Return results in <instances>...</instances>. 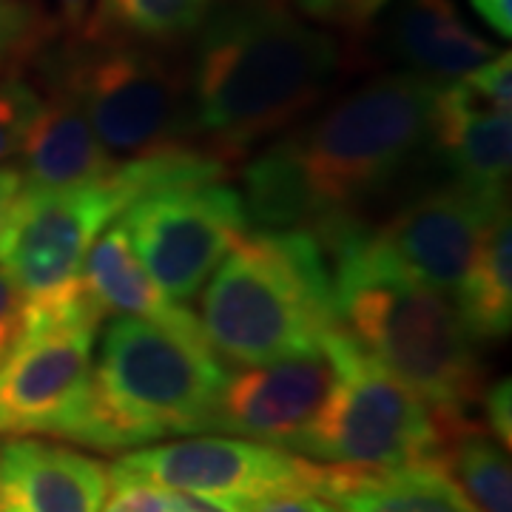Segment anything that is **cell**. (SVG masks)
<instances>
[{
    "label": "cell",
    "instance_id": "1",
    "mask_svg": "<svg viewBox=\"0 0 512 512\" xmlns=\"http://www.w3.org/2000/svg\"><path fill=\"white\" fill-rule=\"evenodd\" d=\"M439 83L390 72L299 120L245 168V211L256 228H302L316 237L365 222L430 151Z\"/></svg>",
    "mask_w": 512,
    "mask_h": 512
},
{
    "label": "cell",
    "instance_id": "2",
    "mask_svg": "<svg viewBox=\"0 0 512 512\" xmlns=\"http://www.w3.org/2000/svg\"><path fill=\"white\" fill-rule=\"evenodd\" d=\"M342 46L291 0H214L188 66V143L231 168L333 89Z\"/></svg>",
    "mask_w": 512,
    "mask_h": 512
},
{
    "label": "cell",
    "instance_id": "3",
    "mask_svg": "<svg viewBox=\"0 0 512 512\" xmlns=\"http://www.w3.org/2000/svg\"><path fill=\"white\" fill-rule=\"evenodd\" d=\"M336 325L353 345L430 404L447 430L478 424L484 370L450 296L410 274L367 222L319 237Z\"/></svg>",
    "mask_w": 512,
    "mask_h": 512
},
{
    "label": "cell",
    "instance_id": "4",
    "mask_svg": "<svg viewBox=\"0 0 512 512\" xmlns=\"http://www.w3.org/2000/svg\"><path fill=\"white\" fill-rule=\"evenodd\" d=\"M225 373L205 336L117 313L100 336L72 444L114 453L211 433Z\"/></svg>",
    "mask_w": 512,
    "mask_h": 512
},
{
    "label": "cell",
    "instance_id": "5",
    "mask_svg": "<svg viewBox=\"0 0 512 512\" xmlns=\"http://www.w3.org/2000/svg\"><path fill=\"white\" fill-rule=\"evenodd\" d=\"M202 330L234 365H265L316 350L336 330L328 254L311 231L254 228L205 282Z\"/></svg>",
    "mask_w": 512,
    "mask_h": 512
},
{
    "label": "cell",
    "instance_id": "6",
    "mask_svg": "<svg viewBox=\"0 0 512 512\" xmlns=\"http://www.w3.org/2000/svg\"><path fill=\"white\" fill-rule=\"evenodd\" d=\"M40 74L77 97L114 163L188 143V72L163 46L80 29L43 46Z\"/></svg>",
    "mask_w": 512,
    "mask_h": 512
},
{
    "label": "cell",
    "instance_id": "7",
    "mask_svg": "<svg viewBox=\"0 0 512 512\" xmlns=\"http://www.w3.org/2000/svg\"><path fill=\"white\" fill-rule=\"evenodd\" d=\"M333 384L311 424L291 441L293 453L353 470H390L444 461L453 439L441 416L342 330H330Z\"/></svg>",
    "mask_w": 512,
    "mask_h": 512
},
{
    "label": "cell",
    "instance_id": "8",
    "mask_svg": "<svg viewBox=\"0 0 512 512\" xmlns=\"http://www.w3.org/2000/svg\"><path fill=\"white\" fill-rule=\"evenodd\" d=\"M131 205L117 168L106 180L72 188H26L0 242V262L26 296V330L66 319H100L83 282L92 242Z\"/></svg>",
    "mask_w": 512,
    "mask_h": 512
},
{
    "label": "cell",
    "instance_id": "9",
    "mask_svg": "<svg viewBox=\"0 0 512 512\" xmlns=\"http://www.w3.org/2000/svg\"><path fill=\"white\" fill-rule=\"evenodd\" d=\"M120 220L157 288L180 305L202 291L222 256L251 225L242 194L222 177L151 188Z\"/></svg>",
    "mask_w": 512,
    "mask_h": 512
},
{
    "label": "cell",
    "instance_id": "10",
    "mask_svg": "<svg viewBox=\"0 0 512 512\" xmlns=\"http://www.w3.org/2000/svg\"><path fill=\"white\" fill-rule=\"evenodd\" d=\"M120 470L143 476L174 493L214 501L234 512H251L282 493H319L325 464L293 450L239 436H183L137 447L114 461Z\"/></svg>",
    "mask_w": 512,
    "mask_h": 512
},
{
    "label": "cell",
    "instance_id": "11",
    "mask_svg": "<svg viewBox=\"0 0 512 512\" xmlns=\"http://www.w3.org/2000/svg\"><path fill=\"white\" fill-rule=\"evenodd\" d=\"M100 319H66L23 333L0 362V436L72 441L92 384Z\"/></svg>",
    "mask_w": 512,
    "mask_h": 512
},
{
    "label": "cell",
    "instance_id": "12",
    "mask_svg": "<svg viewBox=\"0 0 512 512\" xmlns=\"http://www.w3.org/2000/svg\"><path fill=\"white\" fill-rule=\"evenodd\" d=\"M507 191L447 180L419 191L376 234L410 274L453 299Z\"/></svg>",
    "mask_w": 512,
    "mask_h": 512
},
{
    "label": "cell",
    "instance_id": "13",
    "mask_svg": "<svg viewBox=\"0 0 512 512\" xmlns=\"http://www.w3.org/2000/svg\"><path fill=\"white\" fill-rule=\"evenodd\" d=\"M330 384L333 359L325 342L265 365H239L222 379L214 430L288 450L322 407Z\"/></svg>",
    "mask_w": 512,
    "mask_h": 512
},
{
    "label": "cell",
    "instance_id": "14",
    "mask_svg": "<svg viewBox=\"0 0 512 512\" xmlns=\"http://www.w3.org/2000/svg\"><path fill=\"white\" fill-rule=\"evenodd\" d=\"M109 467L43 436L0 444V512H100Z\"/></svg>",
    "mask_w": 512,
    "mask_h": 512
},
{
    "label": "cell",
    "instance_id": "15",
    "mask_svg": "<svg viewBox=\"0 0 512 512\" xmlns=\"http://www.w3.org/2000/svg\"><path fill=\"white\" fill-rule=\"evenodd\" d=\"M430 154L450 180L507 191L512 157V111L498 109L461 74L439 83L430 120Z\"/></svg>",
    "mask_w": 512,
    "mask_h": 512
},
{
    "label": "cell",
    "instance_id": "16",
    "mask_svg": "<svg viewBox=\"0 0 512 512\" xmlns=\"http://www.w3.org/2000/svg\"><path fill=\"white\" fill-rule=\"evenodd\" d=\"M43 103L20 146L26 188H72L106 180L117 163L97 140L83 106L60 83L43 80Z\"/></svg>",
    "mask_w": 512,
    "mask_h": 512
},
{
    "label": "cell",
    "instance_id": "17",
    "mask_svg": "<svg viewBox=\"0 0 512 512\" xmlns=\"http://www.w3.org/2000/svg\"><path fill=\"white\" fill-rule=\"evenodd\" d=\"M387 46L407 72L433 83L456 80L501 52L470 29L453 0H399L387 23Z\"/></svg>",
    "mask_w": 512,
    "mask_h": 512
},
{
    "label": "cell",
    "instance_id": "18",
    "mask_svg": "<svg viewBox=\"0 0 512 512\" xmlns=\"http://www.w3.org/2000/svg\"><path fill=\"white\" fill-rule=\"evenodd\" d=\"M336 512H481L450 476L444 461L390 470L330 467L319 493Z\"/></svg>",
    "mask_w": 512,
    "mask_h": 512
},
{
    "label": "cell",
    "instance_id": "19",
    "mask_svg": "<svg viewBox=\"0 0 512 512\" xmlns=\"http://www.w3.org/2000/svg\"><path fill=\"white\" fill-rule=\"evenodd\" d=\"M83 282L109 316L126 313V316H140L154 325L180 330V333L205 336L202 322L188 311V305L171 302L157 288L143 259L134 251L120 217L109 222L100 231V237L92 242L86 254V265H83Z\"/></svg>",
    "mask_w": 512,
    "mask_h": 512
},
{
    "label": "cell",
    "instance_id": "20",
    "mask_svg": "<svg viewBox=\"0 0 512 512\" xmlns=\"http://www.w3.org/2000/svg\"><path fill=\"white\" fill-rule=\"evenodd\" d=\"M512 228L510 205L498 211L476 256L461 279L456 311L476 342H498L510 336L512 328Z\"/></svg>",
    "mask_w": 512,
    "mask_h": 512
},
{
    "label": "cell",
    "instance_id": "21",
    "mask_svg": "<svg viewBox=\"0 0 512 512\" xmlns=\"http://www.w3.org/2000/svg\"><path fill=\"white\" fill-rule=\"evenodd\" d=\"M211 6L214 0H94L83 29L165 49L197 35Z\"/></svg>",
    "mask_w": 512,
    "mask_h": 512
},
{
    "label": "cell",
    "instance_id": "22",
    "mask_svg": "<svg viewBox=\"0 0 512 512\" xmlns=\"http://www.w3.org/2000/svg\"><path fill=\"white\" fill-rule=\"evenodd\" d=\"M444 464L478 510L512 512L510 458L493 433L478 424L458 430L444 450Z\"/></svg>",
    "mask_w": 512,
    "mask_h": 512
},
{
    "label": "cell",
    "instance_id": "23",
    "mask_svg": "<svg viewBox=\"0 0 512 512\" xmlns=\"http://www.w3.org/2000/svg\"><path fill=\"white\" fill-rule=\"evenodd\" d=\"M49 35L52 29L40 6L29 0H0V77L23 72V66L49 43Z\"/></svg>",
    "mask_w": 512,
    "mask_h": 512
},
{
    "label": "cell",
    "instance_id": "24",
    "mask_svg": "<svg viewBox=\"0 0 512 512\" xmlns=\"http://www.w3.org/2000/svg\"><path fill=\"white\" fill-rule=\"evenodd\" d=\"M43 92L23 72L0 77V163L18 157L20 146L35 123Z\"/></svg>",
    "mask_w": 512,
    "mask_h": 512
},
{
    "label": "cell",
    "instance_id": "25",
    "mask_svg": "<svg viewBox=\"0 0 512 512\" xmlns=\"http://www.w3.org/2000/svg\"><path fill=\"white\" fill-rule=\"evenodd\" d=\"M109 487L111 498L103 501L100 512H174L171 490L143 476H134L128 470H120L117 464L109 467Z\"/></svg>",
    "mask_w": 512,
    "mask_h": 512
},
{
    "label": "cell",
    "instance_id": "26",
    "mask_svg": "<svg viewBox=\"0 0 512 512\" xmlns=\"http://www.w3.org/2000/svg\"><path fill=\"white\" fill-rule=\"evenodd\" d=\"M291 3L316 23L336 29H362L390 0H291Z\"/></svg>",
    "mask_w": 512,
    "mask_h": 512
},
{
    "label": "cell",
    "instance_id": "27",
    "mask_svg": "<svg viewBox=\"0 0 512 512\" xmlns=\"http://www.w3.org/2000/svg\"><path fill=\"white\" fill-rule=\"evenodd\" d=\"M26 333V296L18 279L0 262V362Z\"/></svg>",
    "mask_w": 512,
    "mask_h": 512
},
{
    "label": "cell",
    "instance_id": "28",
    "mask_svg": "<svg viewBox=\"0 0 512 512\" xmlns=\"http://www.w3.org/2000/svg\"><path fill=\"white\" fill-rule=\"evenodd\" d=\"M481 410H484V419L490 424V433L495 439L501 441L507 450L512 444V393H510V379H501L493 387H484V396H481Z\"/></svg>",
    "mask_w": 512,
    "mask_h": 512
},
{
    "label": "cell",
    "instance_id": "29",
    "mask_svg": "<svg viewBox=\"0 0 512 512\" xmlns=\"http://www.w3.org/2000/svg\"><path fill=\"white\" fill-rule=\"evenodd\" d=\"M26 191V180L18 165H0V242L12 222L20 197Z\"/></svg>",
    "mask_w": 512,
    "mask_h": 512
},
{
    "label": "cell",
    "instance_id": "30",
    "mask_svg": "<svg viewBox=\"0 0 512 512\" xmlns=\"http://www.w3.org/2000/svg\"><path fill=\"white\" fill-rule=\"evenodd\" d=\"M251 512H336L333 504L316 493H282L259 501Z\"/></svg>",
    "mask_w": 512,
    "mask_h": 512
},
{
    "label": "cell",
    "instance_id": "31",
    "mask_svg": "<svg viewBox=\"0 0 512 512\" xmlns=\"http://www.w3.org/2000/svg\"><path fill=\"white\" fill-rule=\"evenodd\" d=\"M476 15L495 35L510 37L512 35V0H470Z\"/></svg>",
    "mask_w": 512,
    "mask_h": 512
},
{
    "label": "cell",
    "instance_id": "32",
    "mask_svg": "<svg viewBox=\"0 0 512 512\" xmlns=\"http://www.w3.org/2000/svg\"><path fill=\"white\" fill-rule=\"evenodd\" d=\"M57 9V18L63 23V29L74 35L86 26V20L92 15L94 0H52Z\"/></svg>",
    "mask_w": 512,
    "mask_h": 512
},
{
    "label": "cell",
    "instance_id": "33",
    "mask_svg": "<svg viewBox=\"0 0 512 512\" xmlns=\"http://www.w3.org/2000/svg\"><path fill=\"white\" fill-rule=\"evenodd\" d=\"M171 501H174V512H234L214 504V501H205V498L188 493H174V490H171Z\"/></svg>",
    "mask_w": 512,
    "mask_h": 512
}]
</instances>
